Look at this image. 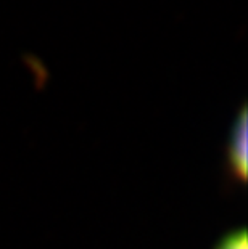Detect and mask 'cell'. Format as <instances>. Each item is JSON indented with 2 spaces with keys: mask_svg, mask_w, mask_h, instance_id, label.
I'll return each instance as SVG.
<instances>
[{
  "mask_svg": "<svg viewBox=\"0 0 248 249\" xmlns=\"http://www.w3.org/2000/svg\"><path fill=\"white\" fill-rule=\"evenodd\" d=\"M226 166L232 178L245 182L247 178V111L242 108L226 142Z\"/></svg>",
  "mask_w": 248,
  "mask_h": 249,
  "instance_id": "1",
  "label": "cell"
},
{
  "mask_svg": "<svg viewBox=\"0 0 248 249\" xmlns=\"http://www.w3.org/2000/svg\"><path fill=\"white\" fill-rule=\"evenodd\" d=\"M248 240H247V230H230L216 243L213 249H247Z\"/></svg>",
  "mask_w": 248,
  "mask_h": 249,
  "instance_id": "2",
  "label": "cell"
}]
</instances>
